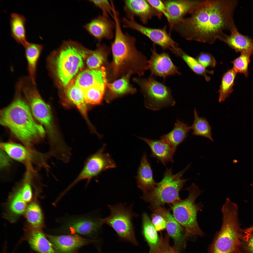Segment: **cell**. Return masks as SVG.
<instances>
[{"label": "cell", "mask_w": 253, "mask_h": 253, "mask_svg": "<svg viewBox=\"0 0 253 253\" xmlns=\"http://www.w3.org/2000/svg\"><path fill=\"white\" fill-rule=\"evenodd\" d=\"M174 50L172 52L177 56L181 57L193 72L197 74L203 76L206 81L209 80L210 78L208 76L207 74H212V71L207 70L197 60L187 54L179 47Z\"/></svg>", "instance_id": "cell-36"}, {"label": "cell", "mask_w": 253, "mask_h": 253, "mask_svg": "<svg viewBox=\"0 0 253 253\" xmlns=\"http://www.w3.org/2000/svg\"><path fill=\"white\" fill-rule=\"evenodd\" d=\"M0 147L10 157L16 161L29 164L33 163L48 168L47 157L44 154L11 142L1 143Z\"/></svg>", "instance_id": "cell-13"}, {"label": "cell", "mask_w": 253, "mask_h": 253, "mask_svg": "<svg viewBox=\"0 0 253 253\" xmlns=\"http://www.w3.org/2000/svg\"><path fill=\"white\" fill-rule=\"evenodd\" d=\"M165 210L162 207L154 211L152 214L151 221L157 231H161L166 229Z\"/></svg>", "instance_id": "cell-41"}, {"label": "cell", "mask_w": 253, "mask_h": 253, "mask_svg": "<svg viewBox=\"0 0 253 253\" xmlns=\"http://www.w3.org/2000/svg\"><path fill=\"white\" fill-rule=\"evenodd\" d=\"M20 241H27L31 248L38 253H56L49 240L41 230L30 228Z\"/></svg>", "instance_id": "cell-22"}, {"label": "cell", "mask_w": 253, "mask_h": 253, "mask_svg": "<svg viewBox=\"0 0 253 253\" xmlns=\"http://www.w3.org/2000/svg\"><path fill=\"white\" fill-rule=\"evenodd\" d=\"M222 41L226 44L236 52L246 53L253 56V39L239 33L236 27L227 35Z\"/></svg>", "instance_id": "cell-26"}, {"label": "cell", "mask_w": 253, "mask_h": 253, "mask_svg": "<svg viewBox=\"0 0 253 253\" xmlns=\"http://www.w3.org/2000/svg\"><path fill=\"white\" fill-rule=\"evenodd\" d=\"M135 177L138 187L142 191L143 195L152 191L158 184L154 179L153 171L146 153L141 158Z\"/></svg>", "instance_id": "cell-20"}, {"label": "cell", "mask_w": 253, "mask_h": 253, "mask_svg": "<svg viewBox=\"0 0 253 253\" xmlns=\"http://www.w3.org/2000/svg\"><path fill=\"white\" fill-rule=\"evenodd\" d=\"M160 241L158 247L148 253H179V249L175 246H171L169 244L170 237L166 234L164 236L161 233Z\"/></svg>", "instance_id": "cell-39"}, {"label": "cell", "mask_w": 253, "mask_h": 253, "mask_svg": "<svg viewBox=\"0 0 253 253\" xmlns=\"http://www.w3.org/2000/svg\"><path fill=\"white\" fill-rule=\"evenodd\" d=\"M147 1L154 9L163 14L167 19L168 23L169 22L170 20V17L162 0H147Z\"/></svg>", "instance_id": "cell-44"}, {"label": "cell", "mask_w": 253, "mask_h": 253, "mask_svg": "<svg viewBox=\"0 0 253 253\" xmlns=\"http://www.w3.org/2000/svg\"><path fill=\"white\" fill-rule=\"evenodd\" d=\"M140 138L145 142L149 147L151 156L156 158L164 165L167 163L173 162V156L175 151L163 140L149 139L145 138Z\"/></svg>", "instance_id": "cell-25"}, {"label": "cell", "mask_w": 253, "mask_h": 253, "mask_svg": "<svg viewBox=\"0 0 253 253\" xmlns=\"http://www.w3.org/2000/svg\"><path fill=\"white\" fill-rule=\"evenodd\" d=\"M97 46L95 50L90 51L86 61L90 70L105 67L104 66L108 65V57L111 52V47L104 44L99 43Z\"/></svg>", "instance_id": "cell-28"}, {"label": "cell", "mask_w": 253, "mask_h": 253, "mask_svg": "<svg viewBox=\"0 0 253 253\" xmlns=\"http://www.w3.org/2000/svg\"><path fill=\"white\" fill-rule=\"evenodd\" d=\"M200 0H163L170 20L169 23L170 28L175 24L190 14Z\"/></svg>", "instance_id": "cell-19"}, {"label": "cell", "mask_w": 253, "mask_h": 253, "mask_svg": "<svg viewBox=\"0 0 253 253\" xmlns=\"http://www.w3.org/2000/svg\"><path fill=\"white\" fill-rule=\"evenodd\" d=\"M27 64L28 76L37 85L36 77L38 63L44 47L43 45L28 42L23 46Z\"/></svg>", "instance_id": "cell-27"}, {"label": "cell", "mask_w": 253, "mask_h": 253, "mask_svg": "<svg viewBox=\"0 0 253 253\" xmlns=\"http://www.w3.org/2000/svg\"><path fill=\"white\" fill-rule=\"evenodd\" d=\"M151 52L150 58L148 61V68L151 75L165 79L169 76L181 74L167 53H158L154 45Z\"/></svg>", "instance_id": "cell-14"}, {"label": "cell", "mask_w": 253, "mask_h": 253, "mask_svg": "<svg viewBox=\"0 0 253 253\" xmlns=\"http://www.w3.org/2000/svg\"><path fill=\"white\" fill-rule=\"evenodd\" d=\"M68 85L65 92V99L63 100L62 104L67 107L73 106L76 107L90 125L87 115L88 104L85 100L82 90L75 85L73 81Z\"/></svg>", "instance_id": "cell-21"}, {"label": "cell", "mask_w": 253, "mask_h": 253, "mask_svg": "<svg viewBox=\"0 0 253 253\" xmlns=\"http://www.w3.org/2000/svg\"><path fill=\"white\" fill-rule=\"evenodd\" d=\"M115 25L109 16L102 14L92 19L84 26L85 29L100 42L104 39L110 40L114 37Z\"/></svg>", "instance_id": "cell-17"}, {"label": "cell", "mask_w": 253, "mask_h": 253, "mask_svg": "<svg viewBox=\"0 0 253 253\" xmlns=\"http://www.w3.org/2000/svg\"><path fill=\"white\" fill-rule=\"evenodd\" d=\"M107 82L97 84L88 89L82 90L87 104L94 105L101 103L105 93Z\"/></svg>", "instance_id": "cell-34"}, {"label": "cell", "mask_w": 253, "mask_h": 253, "mask_svg": "<svg viewBox=\"0 0 253 253\" xmlns=\"http://www.w3.org/2000/svg\"><path fill=\"white\" fill-rule=\"evenodd\" d=\"M115 32L110 47L113 60L109 65L112 79L115 81L129 73L144 75L148 69V60L137 48L135 37L124 33L119 24L116 26Z\"/></svg>", "instance_id": "cell-3"}, {"label": "cell", "mask_w": 253, "mask_h": 253, "mask_svg": "<svg viewBox=\"0 0 253 253\" xmlns=\"http://www.w3.org/2000/svg\"><path fill=\"white\" fill-rule=\"evenodd\" d=\"M197 60L205 68L215 66L216 62L214 57L210 54L204 52L200 53L197 57Z\"/></svg>", "instance_id": "cell-43"}, {"label": "cell", "mask_w": 253, "mask_h": 253, "mask_svg": "<svg viewBox=\"0 0 253 253\" xmlns=\"http://www.w3.org/2000/svg\"><path fill=\"white\" fill-rule=\"evenodd\" d=\"M105 147L106 145H103L96 152L87 158L82 170L70 185V186L73 187L84 180H87L88 183L103 171L116 167V164L109 154L104 153Z\"/></svg>", "instance_id": "cell-11"}, {"label": "cell", "mask_w": 253, "mask_h": 253, "mask_svg": "<svg viewBox=\"0 0 253 253\" xmlns=\"http://www.w3.org/2000/svg\"><path fill=\"white\" fill-rule=\"evenodd\" d=\"M126 205V203H122L108 205L110 214L107 217L102 218V223L111 227L122 239L137 246L132 219L138 215L132 211L133 205L128 207Z\"/></svg>", "instance_id": "cell-10"}, {"label": "cell", "mask_w": 253, "mask_h": 253, "mask_svg": "<svg viewBox=\"0 0 253 253\" xmlns=\"http://www.w3.org/2000/svg\"><path fill=\"white\" fill-rule=\"evenodd\" d=\"M164 216L167 234L173 239L174 246L179 249L182 244L184 239L183 227L176 220L170 212L165 210Z\"/></svg>", "instance_id": "cell-31"}, {"label": "cell", "mask_w": 253, "mask_h": 253, "mask_svg": "<svg viewBox=\"0 0 253 253\" xmlns=\"http://www.w3.org/2000/svg\"><path fill=\"white\" fill-rule=\"evenodd\" d=\"M191 130L187 124L177 119L173 129L168 133L160 137L161 139L169 145L176 151L177 147L188 136Z\"/></svg>", "instance_id": "cell-29"}, {"label": "cell", "mask_w": 253, "mask_h": 253, "mask_svg": "<svg viewBox=\"0 0 253 253\" xmlns=\"http://www.w3.org/2000/svg\"><path fill=\"white\" fill-rule=\"evenodd\" d=\"M55 59L48 58V67L55 72L62 85L67 86L84 66L83 59L90 52L79 43L71 40L64 41Z\"/></svg>", "instance_id": "cell-4"}, {"label": "cell", "mask_w": 253, "mask_h": 253, "mask_svg": "<svg viewBox=\"0 0 253 253\" xmlns=\"http://www.w3.org/2000/svg\"><path fill=\"white\" fill-rule=\"evenodd\" d=\"M132 74L129 73L112 82H107L106 87L107 92L106 96L107 102H109L117 97L136 92V89L132 86L130 82V78Z\"/></svg>", "instance_id": "cell-24"}, {"label": "cell", "mask_w": 253, "mask_h": 253, "mask_svg": "<svg viewBox=\"0 0 253 253\" xmlns=\"http://www.w3.org/2000/svg\"><path fill=\"white\" fill-rule=\"evenodd\" d=\"M151 220L145 213L142 216V234L150 248V251L155 249L158 246L160 238Z\"/></svg>", "instance_id": "cell-32"}, {"label": "cell", "mask_w": 253, "mask_h": 253, "mask_svg": "<svg viewBox=\"0 0 253 253\" xmlns=\"http://www.w3.org/2000/svg\"><path fill=\"white\" fill-rule=\"evenodd\" d=\"M193 113L194 121L192 125L190 126L191 129L193 130L192 134L205 137L213 141L212 128L208 120L205 117H199L195 108Z\"/></svg>", "instance_id": "cell-33"}, {"label": "cell", "mask_w": 253, "mask_h": 253, "mask_svg": "<svg viewBox=\"0 0 253 253\" xmlns=\"http://www.w3.org/2000/svg\"><path fill=\"white\" fill-rule=\"evenodd\" d=\"M221 211L222 225L209 246L208 253H238L242 235L238 218V206L225 204Z\"/></svg>", "instance_id": "cell-5"}, {"label": "cell", "mask_w": 253, "mask_h": 253, "mask_svg": "<svg viewBox=\"0 0 253 253\" xmlns=\"http://www.w3.org/2000/svg\"><path fill=\"white\" fill-rule=\"evenodd\" d=\"M45 235L56 253H74L81 247L94 242L76 234Z\"/></svg>", "instance_id": "cell-16"}, {"label": "cell", "mask_w": 253, "mask_h": 253, "mask_svg": "<svg viewBox=\"0 0 253 253\" xmlns=\"http://www.w3.org/2000/svg\"><path fill=\"white\" fill-rule=\"evenodd\" d=\"M251 186L253 187V185L252 184H251Z\"/></svg>", "instance_id": "cell-49"}, {"label": "cell", "mask_w": 253, "mask_h": 253, "mask_svg": "<svg viewBox=\"0 0 253 253\" xmlns=\"http://www.w3.org/2000/svg\"><path fill=\"white\" fill-rule=\"evenodd\" d=\"M23 95L35 119L45 128L50 139L58 137L53 127L50 107L41 95L37 85L33 83L28 76L20 78Z\"/></svg>", "instance_id": "cell-8"}, {"label": "cell", "mask_w": 253, "mask_h": 253, "mask_svg": "<svg viewBox=\"0 0 253 253\" xmlns=\"http://www.w3.org/2000/svg\"><path fill=\"white\" fill-rule=\"evenodd\" d=\"M26 203L22 199L20 190L15 194L11 200L10 204V209L15 214H22L26 211L27 207Z\"/></svg>", "instance_id": "cell-40"}, {"label": "cell", "mask_w": 253, "mask_h": 253, "mask_svg": "<svg viewBox=\"0 0 253 253\" xmlns=\"http://www.w3.org/2000/svg\"><path fill=\"white\" fill-rule=\"evenodd\" d=\"M133 81L140 87L144 98L145 105L148 109L157 111L175 104L170 89L153 76L150 75L146 78H135Z\"/></svg>", "instance_id": "cell-9"}, {"label": "cell", "mask_w": 253, "mask_h": 253, "mask_svg": "<svg viewBox=\"0 0 253 253\" xmlns=\"http://www.w3.org/2000/svg\"><path fill=\"white\" fill-rule=\"evenodd\" d=\"M10 17L11 36L17 43L24 46L28 42L26 37V19L23 15L15 12L11 13Z\"/></svg>", "instance_id": "cell-30"}, {"label": "cell", "mask_w": 253, "mask_h": 253, "mask_svg": "<svg viewBox=\"0 0 253 253\" xmlns=\"http://www.w3.org/2000/svg\"><path fill=\"white\" fill-rule=\"evenodd\" d=\"M26 217L31 228L41 230L43 222V216L41 209L38 204L33 202L27 207Z\"/></svg>", "instance_id": "cell-37"}, {"label": "cell", "mask_w": 253, "mask_h": 253, "mask_svg": "<svg viewBox=\"0 0 253 253\" xmlns=\"http://www.w3.org/2000/svg\"><path fill=\"white\" fill-rule=\"evenodd\" d=\"M186 190L188 192L187 197L172 205L173 216L185 229V236L190 234L202 236L204 233L199 227L197 216L198 212L202 210L203 206L201 202L196 203L195 201L202 191L194 183Z\"/></svg>", "instance_id": "cell-7"}, {"label": "cell", "mask_w": 253, "mask_h": 253, "mask_svg": "<svg viewBox=\"0 0 253 253\" xmlns=\"http://www.w3.org/2000/svg\"><path fill=\"white\" fill-rule=\"evenodd\" d=\"M97 7L100 9L102 14L112 17V7L110 1L108 0H90Z\"/></svg>", "instance_id": "cell-42"}, {"label": "cell", "mask_w": 253, "mask_h": 253, "mask_svg": "<svg viewBox=\"0 0 253 253\" xmlns=\"http://www.w3.org/2000/svg\"><path fill=\"white\" fill-rule=\"evenodd\" d=\"M237 73L232 68L223 75L219 90V101H224L233 91V87Z\"/></svg>", "instance_id": "cell-35"}, {"label": "cell", "mask_w": 253, "mask_h": 253, "mask_svg": "<svg viewBox=\"0 0 253 253\" xmlns=\"http://www.w3.org/2000/svg\"><path fill=\"white\" fill-rule=\"evenodd\" d=\"M63 227L71 232L89 236L97 234L103 224L102 218L83 217L69 219Z\"/></svg>", "instance_id": "cell-18"}, {"label": "cell", "mask_w": 253, "mask_h": 253, "mask_svg": "<svg viewBox=\"0 0 253 253\" xmlns=\"http://www.w3.org/2000/svg\"><path fill=\"white\" fill-rule=\"evenodd\" d=\"M190 166L177 173L173 174L172 167L167 168L162 179L152 191L143 195L141 198L149 202L150 209L153 212L162 207L166 204H172L181 200L179 193L188 179L182 178L183 174Z\"/></svg>", "instance_id": "cell-6"}, {"label": "cell", "mask_w": 253, "mask_h": 253, "mask_svg": "<svg viewBox=\"0 0 253 253\" xmlns=\"http://www.w3.org/2000/svg\"><path fill=\"white\" fill-rule=\"evenodd\" d=\"M20 190L24 201L26 203L30 201L32 197V189L30 184L28 182L25 183Z\"/></svg>", "instance_id": "cell-45"}, {"label": "cell", "mask_w": 253, "mask_h": 253, "mask_svg": "<svg viewBox=\"0 0 253 253\" xmlns=\"http://www.w3.org/2000/svg\"><path fill=\"white\" fill-rule=\"evenodd\" d=\"M236 0H200L189 16L183 18L172 26L171 30L178 33L186 40L210 44L217 40L222 41L236 27L233 14Z\"/></svg>", "instance_id": "cell-1"}, {"label": "cell", "mask_w": 253, "mask_h": 253, "mask_svg": "<svg viewBox=\"0 0 253 253\" xmlns=\"http://www.w3.org/2000/svg\"><path fill=\"white\" fill-rule=\"evenodd\" d=\"M124 11L127 18L138 17L143 24H146L154 17L161 19L162 14L145 0H126L123 1Z\"/></svg>", "instance_id": "cell-15"}, {"label": "cell", "mask_w": 253, "mask_h": 253, "mask_svg": "<svg viewBox=\"0 0 253 253\" xmlns=\"http://www.w3.org/2000/svg\"><path fill=\"white\" fill-rule=\"evenodd\" d=\"M250 55L246 53H242L241 55L231 62L233 68L237 73H242L246 77L248 75V66L250 62Z\"/></svg>", "instance_id": "cell-38"}, {"label": "cell", "mask_w": 253, "mask_h": 253, "mask_svg": "<svg viewBox=\"0 0 253 253\" xmlns=\"http://www.w3.org/2000/svg\"><path fill=\"white\" fill-rule=\"evenodd\" d=\"M15 88L13 101L0 112V124L24 145L32 148V145L45 137V130L35 119L22 93L20 82L16 83Z\"/></svg>", "instance_id": "cell-2"}, {"label": "cell", "mask_w": 253, "mask_h": 253, "mask_svg": "<svg viewBox=\"0 0 253 253\" xmlns=\"http://www.w3.org/2000/svg\"><path fill=\"white\" fill-rule=\"evenodd\" d=\"M123 26L125 28L136 30L149 38L154 44L158 45L163 50L169 49L171 52L178 47L166 30V27L153 28L145 26L136 22L134 18L124 17L121 19Z\"/></svg>", "instance_id": "cell-12"}, {"label": "cell", "mask_w": 253, "mask_h": 253, "mask_svg": "<svg viewBox=\"0 0 253 253\" xmlns=\"http://www.w3.org/2000/svg\"><path fill=\"white\" fill-rule=\"evenodd\" d=\"M247 244L248 250L250 253H253V235L249 237Z\"/></svg>", "instance_id": "cell-47"}, {"label": "cell", "mask_w": 253, "mask_h": 253, "mask_svg": "<svg viewBox=\"0 0 253 253\" xmlns=\"http://www.w3.org/2000/svg\"><path fill=\"white\" fill-rule=\"evenodd\" d=\"M105 67L94 70H85L80 73L73 82L82 90L97 84L107 82Z\"/></svg>", "instance_id": "cell-23"}, {"label": "cell", "mask_w": 253, "mask_h": 253, "mask_svg": "<svg viewBox=\"0 0 253 253\" xmlns=\"http://www.w3.org/2000/svg\"><path fill=\"white\" fill-rule=\"evenodd\" d=\"M246 231L250 233H253V226L246 229Z\"/></svg>", "instance_id": "cell-48"}, {"label": "cell", "mask_w": 253, "mask_h": 253, "mask_svg": "<svg viewBox=\"0 0 253 253\" xmlns=\"http://www.w3.org/2000/svg\"><path fill=\"white\" fill-rule=\"evenodd\" d=\"M0 154V167L3 169L9 165L10 162V157L2 149L1 150Z\"/></svg>", "instance_id": "cell-46"}]
</instances>
